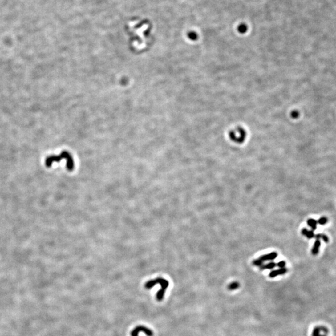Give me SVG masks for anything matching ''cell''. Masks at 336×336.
Segmentation results:
<instances>
[{
	"mask_svg": "<svg viewBox=\"0 0 336 336\" xmlns=\"http://www.w3.org/2000/svg\"><path fill=\"white\" fill-rule=\"evenodd\" d=\"M156 285H160L161 286V289L156 294L157 300L158 301H161L163 299L164 294L166 293V291L169 286V282L168 280L163 278H157L155 280L147 281L144 284V287L147 289H151Z\"/></svg>",
	"mask_w": 336,
	"mask_h": 336,
	"instance_id": "obj_1",
	"label": "cell"
},
{
	"mask_svg": "<svg viewBox=\"0 0 336 336\" xmlns=\"http://www.w3.org/2000/svg\"><path fill=\"white\" fill-rule=\"evenodd\" d=\"M63 159L67 160V168L69 171H72L74 168V161L71 155L67 151H63L59 156H48L45 161V164L46 167L50 168L53 163L59 162Z\"/></svg>",
	"mask_w": 336,
	"mask_h": 336,
	"instance_id": "obj_2",
	"label": "cell"
},
{
	"mask_svg": "<svg viewBox=\"0 0 336 336\" xmlns=\"http://www.w3.org/2000/svg\"><path fill=\"white\" fill-rule=\"evenodd\" d=\"M230 138L235 142L241 143L243 141H245L246 133L245 130H243L241 128H238L236 130H234L233 132H232V133L230 135Z\"/></svg>",
	"mask_w": 336,
	"mask_h": 336,
	"instance_id": "obj_3",
	"label": "cell"
},
{
	"mask_svg": "<svg viewBox=\"0 0 336 336\" xmlns=\"http://www.w3.org/2000/svg\"><path fill=\"white\" fill-rule=\"evenodd\" d=\"M140 332L144 333L147 336H153V334H154L153 332L152 331V330H151L150 329L148 328L147 327H146L144 326L140 325V326H137L132 331L131 335L132 336H138V334Z\"/></svg>",
	"mask_w": 336,
	"mask_h": 336,
	"instance_id": "obj_4",
	"label": "cell"
},
{
	"mask_svg": "<svg viewBox=\"0 0 336 336\" xmlns=\"http://www.w3.org/2000/svg\"><path fill=\"white\" fill-rule=\"evenodd\" d=\"M328 330L324 326L316 327L312 332V336H327Z\"/></svg>",
	"mask_w": 336,
	"mask_h": 336,
	"instance_id": "obj_5",
	"label": "cell"
},
{
	"mask_svg": "<svg viewBox=\"0 0 336 336\" xmlns=\"http://www.w3.org/2000/svg\"><path fill=\"white\" fill-rule=\"evenodd\" d=\"M277 257H278V253L276 252H273L261 255L258 258L261 260V261H263V262H265L266 261H273L274 259H276Z\"/></svg>",
	"mask_w": 336,
	"mask_h": 336,
	"instance_id": "obj_6",
	"label": "cell"
},
{
	"mask_svg": "<svg viewBox=\"0 0 336 336\" xmlns=\"http://www.w3.org/2000/svg\"><path fill=\"white\" fill-rule=\"evenodd\" d=\"M287 272H288V269L286 268H279L278 269H275L271 271L269 273V277L271 278H275L278 275H283V274H286Z\"/></svg>",
	"mask_w": 336,
	"mask_h": 336,
	"instance_id": "obj_7",
	"label": "cell"
},
{
	"mask_svg": "<svg viewBox=\"0 0 336 336\" xmlns=\"http://www.w3.org/2000/svg\"><path fill=\"white\" fill-rule=\"evenodd\" d=\"M321 241L319 239H316L314 243V245L311 250V253L313 255H317L319 253L320 247H321Z\"/></svg>",
	"mask_w": 336,
	"mask_h": 336,
	"instance_id": "obj_8",
	"label": "cell"
},
{
	"mask_svg": "<svg viewBox=\"0 0 336 336\" xmlns=\"http://www.w3.org/2000/svg\"><path fill=\"white\" fill-rule=\"evenodd\" d=\"M277 266V263H274V261H271L267 264L263 265L260 267V270H264V269H271Z\"/></svg>",
	"mask_w": 336,
	"mask_h": 336,
	"instance_id": "obj_9",
	"label": "cell"
},
{
	"mask_svg": "<svg viewBox=\"0 0 336 336\" xmlns=\"http://www.w3.org/2000/svg\"><path fill=\"white\" fill-rule=\"evenodd\" d=\"M307 224L311 228L312 230H315L317 229V224L318 222L315 219H310L307 221Z\"/></svg>",
	"mask_w": 336,
	"mask_h": 336,
	"instance_id": "obj_10",
	"label": "cell"
},
{
	"mask_svg": "<svg viewBox=\"0 0 336 336\" xmlns=\"http://www.w3.org/2000/svg\"><path fill=\"white\" fill-rule=\"evenodd\" d=\"M314 237L316 238V239H322V240H324V242L326 243H328L329 241V237L325 235V234H323V233H319V234H317L314 236Z\"/></svg>",
	"mask_w": 336,
	"mask_h": 336,
	"instance_id": "obj_11",
	"label": "cell"
},
{
	"mask_svg": "<svg viewBox=\"0 0 336 336\" xmlns=\"http://www.w3.org/2000/svg\"><path fill=\"white\" fill-rule=\"evenodd\" d=\"M239 286H240L239 283H238L237 281H234V282L231 283L230 285H229L228 289L229 290H230V291H233V290H235L237 288H238Z\"/></svg>",
	"mask_w": 336,
	"mask_h": 336,
	"instance_id": "obj_12",
	"label": "cell"
},
{
	"mask_svg": "<svg viewBox=\"0 0 336 336\" xmlns=\"http://www.w3.org/2000/svg\"><path fill=\"white\" fill-rule=\"evenodd\" d=\"M317 222L319 225H324L327 222V218L326 217H321Z\"/></svg>",
	"mask_w": 336,
	"mask_h": 336,
	"instance_id": "obj_13",
	"label": "cell"
},
{
	"mask_svg": "<svg viewBox=\"0 0 336 336\" xmlns=\"http://www.w3.org/2000/svg\"><path fill=\"white\" fill-rule=\"evenodd\" d=\"M252 263H253V265L257 266H258V267L260 268L261 266H262V265H263L264 262H263V261H261V260H260L259 258H258V259H256V260H253Z\"/></svg>",
	"mask_w": 336,
	"mask_h": 336,
	"instance_id": "obj_14",
	"label": "cell"
},
{
	"mask_svg": "<svg viewBox=\"0 0 336 336\" xmlns=\"http://www.w3.org/2000/svg\"><path fill=\"white\" fill-rule=\"evenodd\" d=\"M277 266L279 267V268H283L286 266V262L285 261H280L278 263H277Z\"/></svg>",
	"mask_w": 336,
	"mask_h": 336,
	"instance_id": "obj_15",
	"label": "cell"
},
{
	"mask_svg": "<svg viewBox=\"0 0 336 336\" xmlns=\"http://www.w3.org/2000/svg\"><path fill=\"white\" fill-rule=\"evenodd\" d=\"M306 237L308 238V239H311L313 238L314 237L315 235H314V231L313 230H310V231H308L307 235H306Z\"/></svg>",
	"mask_w": 336,
	"mask_h": 336,
	"instance_id": "obj_16",
	"label": "cell"
},
{
	"mask_svg": "<svg viewBox=\"0 0 336 336\" xmlns=\"http://www.w3.org/2000/svg\"><path fill=\"white\" fill-rule=\"evenodd\" d=\"M308 231H309V230H308L306 228H303V229H302V230H301V234H302V235L306 236V235H307Z\"/></svg>",
	"mask_w": 336,
	"mask_h": 336,
	"instance_id": "obj_17",
	"label": "cell"
}]
</instances>
